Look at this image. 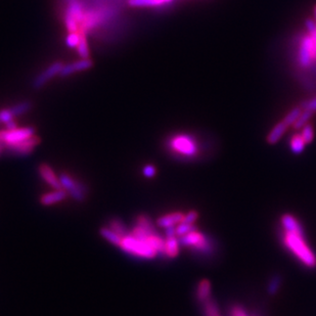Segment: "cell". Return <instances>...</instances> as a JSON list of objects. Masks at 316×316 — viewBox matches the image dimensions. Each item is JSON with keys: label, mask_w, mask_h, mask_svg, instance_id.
<instances>
[{"label": "cell", "mask_w": 316, "mask_h": 316, "mask_svg": "<svg viewBox=\"0 0 316 316\" xmlns=\"http://www.w3.org/2000/svg\"><path fill=\"white\" fill-rule=\"evenodd\" d=\"M68 192L63 189L54 190L50 192H46L40 198V203L43 206H51L54 204H58L63 200L66 199Z\"/></svg>", "instance_id": "7c38bea8"}, {"label": "cell", "mask_w": 316, "mask_h": 316, "mask_svg": "<svg viewBox=\"0 0 316 316\" xmlns=\"http://www.w3.org/2000/svg\"><path fill=\"white\" fill-rule=\"evenodd\" d=\"M80 40V32H73L69 33L66 38V44L70 48H77Z\"/></svg>", "instance_id": "f1b7e54d"}, {"label": "cell", "mask_w": 316, "mask_h": 316, "mask_svg": "<svg viewBox=\"0 0 316 316\" xmlns=\"http://www.w3.org/2000/svg\"><path fill=\"white\" fill-rule=\"evenodd\" d=\"M120 248L128 254L145 259H154L159 254L158 251L150 245L147 238L140 239L133 236L131 233H128L123 237Z\"/></svg>", "instance_id": "6da1fadb"}, {"label": "cell", "mask_w": 316, "mask_h": 316, "mask_svg": "<svg viewBox=\"0 0 316 316\" xmlns=\"http://www.w3.org/2000/svg\"><path fill=\"white\" fill-rule=\"evenodd\" d=\"M108 227H110L112 231H114L115 232H117L118 234L122 235V236H125V235L128 234L127 233V228L124 225V223L122 221L118 220V219L111 220L110 223H108Z\"/></svg>", "instance_id": "cb8c5ba5"}, {"label": "cell", "mask_w": 316, "mask_h": 316, "mask_svg": "<svg viewBox=\"0 0 316 316\" xmlns=\"http://www.w3.org/2000/svg\"><path fill=\"white\" fill-rule=\"evenodd\" d=\"M63 67V62L52 63L49 67H47L45 70H43L40 74H38L36 76L32 85H33L35 89L42 88V87L44 86L48 81H50L52 78L56 77V76L60 75Z\"/></svg>", "instance_id": "52a82bcc"}, {"label": "cell", "mask_w": 316, "mask_h": 316, "mask_svg": "<svg viewBox=\"0 0 316 316\" xmlns=\"http://www.w3.org/2000/svg\"><path fill=\"white\" fill-rule=\"evenodd\" d=\"M313 14H314V21H315V23H316V5H315V7H314Z\"/></svg>", "instance_id": "ab89813d"}, {"label": "cell", "mask_w": 316, "mask_h": 316, "mask_svg": "<svg viewBox=\"0 0 316 316\" xmlns=\"http://www.w3.org/2000/svg\"><path fill=\"white\" fill-rule=\"evenodd\" d=\"M15 118L12 110L9 108H3V110L0 111V123H3L6 124L7 122H9L10 120H13Z\"/></svg>", "instance_id": "1f68e13d"}, {"label": "cell", "mask_w": 316, "mask_h": 316, "mask_svg": "<svg viewBox=\"0 0 316 316\" xmlns=\"http://www.w3.org/2000/svg\"><path fill=\"white\" fill-rule=\"evenodd\" d=\"M301 134H302V137L305 140V143H306V145L310 144L311 141L313 140V137H314V130H313L312 125H310V124L305 125L302 128V133Z\"/></svg>", "instance_id": "f546056e"}, {"label": "cell", "mask_w": 316, "mask_h": 316, "mask_svg": "<svg viewBox=\"0 0 316 316\" xmlns=\"http://www.w3.org/2000/svg\"><path fill=\"white\" fill-rule=\"evenodd\" d=\"M313 116V112L309 111V110H303L302 114L300 115V117L298 118L297 121L294 124V129H302L305 125L307 124V122L311 119V117Z\"/></svg>", "instance_id": "603a6c76"}, {"label": "cell", "mask_w": 316, "mask_h": 316, "mask_svg": "<svg viewBox=\"0 0 316 316\" xmlns=\"http://www.w3.org/2000/svg\"><path fill=\"white\" fill-rule=\"evenodd\" d=\"M198 213L195 211H190L189 212L187 215L184 216L183 218V221L184 223H188V224H193L195 222V220L198 219Z\"/></svg>", "instance_id": "836d02e7"}, {"label": "cell", "mask_w": 316, "mask_h": 316, "mask_svg": "<svg viewBox=\"0 0 316 316\" xmlns=\"http://www.w3.org/2000/svg\"><path fill=\"white\" fill-rule=\"evenodd\" d=\"M302 107L297 106V107H294L293 110L290 111V113L285 117V119L282 120L283 122H285L288 126H292L295 124V122L298 120V118L300 117V115L302 114Z\"/></svg>", "instance_id": "7402d4cb"}, {"label": "cell", "mask_w": 316, "mask_h": 316, "mask_svg": "<svg viewBox=\"0 0 316 316\" xmlns=\"http://www.w3.org/2000/svg\"><path fill=\"white\" fill-rule=\"evenodd\" d=\"M92 66H93V62L90 59H81L80 61H77L75 63L63 64V67L59 76H61V77H69V76L75 73L89 70L90 68H92Z\"/></svg>", "instance_id": "30bf717a"}, {"label": "cell", "mask_w": 316, "mask_h": 316, "mask_svg": "<svg viewBox=\"0 0 316 316\" xmlns=\"http://www.w3.org/2000/svg\"><path fill=\"white\" fill-rule=\"evenodd\" d=\"M316 61V49L313 38L310 34L304 36L299 50V63L302 67L307 68Z\"/></svg>", "instance_id": "8992f818"}, {"label": "cell", "mask_w": 316, "mask_h": 316, "mask_svg": "<svg viewBox=\"0 0 316 316\" xmlns=\"http://www.w3.org/2000/svg\"><path fill=\"white\" fill-rule=\"evenodd\" d=\"M172 1L173 0H128V4L132 7H151L162 6Z\"/></svg>", "instance_id": "e0dca14e"}, {"label": "cell", "mask_w": 316, "mask_h": 316, "mask_svg": "<svg viewBox=\"0 0 316 316\" xmlns=\"http://www.w3.org/2000/svg\"><path fill=\"white\" fill-rule=\"evenodd\" d=\"M218 316H220V315H218Z\"/></svg>", "instance_id": "60d3db41"}, {"label": "cell", "mask_w": 316, "mask_h": 316, "mask_svg": "<svg viewBox=\"0 0 316 316\" xmlns=\"http://www.w3.org/2000/svg\"><path fill=\"white\" fill-rule=\"evenodd\" d=\"M280 283H281V280L278 275L274 276V278H271V280L269 281V286H268V293L270 294V295H275L280 287Z\"/></svg>", "instance_id": "4dcf8cb0"}, {"label": "cell", "mask_w": 316, "mask_h": 316, "mask_svg": "<svg viewBox=\"0 0 316 316\" xmlns=\"http://www.w3.org/2000/svg\"><path fill=\"white\" fill-rule=\"evenodd\" d=\"M100 232H101V235H102L104 238H105L107 242H110L111 244H113V245H115V246H119V247H120V245H121L122 239H123V237H124V236H122V235L118 234V233H117V232H115L114 231H112L111 228L108 227V226H107V227H103L102 230L100 231Z\"/></svg>", "instance_id": "d6986e66"}, {"label": "cell", "mask_w": 316, "mask_h": 316, "mask_svg": "<svg viewBox=\"0 0 316 316\" xmlns=\"http://www.w3.org/2000/svg\"><path fill=\"white\" fill-rule=\"evenodd\" d=\"M135 225L145 227V228H147V230H149V231H152V232H156L155 231V225H154V223H152V221L150 220V218L148 216L145 215V214H141L136 218V224Z\"/></svg>", "instance_id": "484cf974"}, {"label": "cell", "mask_w": 316, "mask_h": 316, "mask_svg": "<svg viewBox=\"0 0 316 316\" xmlns=\"http://www.w3.org/2000/svg\"><path fill=\"white\" fill-rule=\"evenodd\" d=\"M59 177L63 189L66 190L74 200L78 202H82L85 200L86 188L84 184H82L77 179L73 178L67 173H62Z\"/></svg>", "instance_id": "277c9868"}, {"label": "cell", "mask_w": 316, "mask_h": 316, "mask_svg": "<svg viewBox=\"0 0 316 316\" xmlns=\"http://www.w3.org/2000/svg\"><path fill=\"white\" fill-rule=\"evenodd\" d=\"M205 315L206 316H218L219 315V310H218V306L214 300L209 299L205 303Z\"/></svg>", "instance_id": "4316f807"}, {"label": "cell", "mask_w": 316, "mask_h": 316, "mask_svg": "<svg viewBox=\"0 0 316 316\" xmlns=\"http://www.w3.org/2000/svg\"><path fill=\"white\" fill-rule=\"evenodd\" d=\"M5 147H4V145L1 143V141H0V154H1V152H2V150H3V148H4Z\"/></svg>", "instance_id": "f35d334b"}, {"label": "cell", "mask_w": 316, "mask_h": 316, "mask_svg": "<svg viewBox=\"0 0 316 316\" xmlns=\"http://www.w3.org/2000/svg\"><path fill=\"white\" fill-rule=\"evenodd\" d=\"M291 149L294 152V154L299 155L304 150L305 146H306V143H305L304 138L302 137V134H295L292 139H291Z\"/></svg>", "instance_id": "44dd1931"}, {"label": "cell", "mask_w": 316, "mask_h": 316, "mask_svg": "<svg viewBox=\"0 0 316 316\" xmlns=\"http://www.w3.org/2000/svg\"><path fill=\"white\" fill-rule=\"evenodd\" d=\"M232 316H248L247 313L244 311V309L239 306H234L232 310Z\"/></svg>", "instance_id": "d590c367"}, {"label": "cell", "mask_w": 316, "mask_h": 316, "mask_svg": "<svg viewBox=\"0 0 316 316\" xmlns=\"http://www.w3.org/2000/svg\"><path fill=\"white\" fill-rule=\"evenodd\" d=\"M285 244L305 265L311 268L316 267V257L305 243L303 235L286 232Z\"/></svg>", "instance_id": "7a4b0ae2"}, {"label": "cell", "mask_w": 316, "mask_h": 316, "mask_svg": "<svg viewBox=\"0 0 316 316\" xmlns=\"http://www.w3.org/2000/svg\"><path fill=\"white\" fill-rule=\"evenodd\" d=\"M211 295V282L208 279H203L200 281L197 289V298L200 302L205 303L210 299Z\"/></svg>", "instance_id": "ac0fdd59"}, {"label": "cell", "mask_w": 316, "mask_h": 316, "mask_svg": "<svg viewBox=\"0 0 316 316\" xmlns=\"http://www.w3.org/2000/svg\"><path fill=\"white\" fill-rule=\"evenodd\" d=\"M32 105L30 102H21L17 104L16 105L10 107V110H12L13 114L15 117L20 116V115H23L25 113H27L28 111H30Z\"/></svg>", "instance_id": "d4e9b609"}, {"label": "cell", "mask_w": 316, "mask_h": 316, "mask_svg": "<svg viewBox=\"0 0 316 316\" xmlns=\"http://www.w3.org/2000/svg\"><path fill=\"white\" fill-rule=\"evenodd\" d=\"M40 141L41 140L38 136L33 135L32 137H30L24 141H21V143H19V144L8 146L5 147L8 150L14 152V154L21 155V156H26V155L31 154V152L34 150V148L40 144Z\"/></svg>", "instance_id": "9c48e42d"}, {"label": "cell", "mask_w": 316, "mask_h": 316, "mask_svg": "<svg viewBox=\"0 0 316 316\" xmlns=\"http://www.w3.org/2000/svg\"><path fill=\"white\" fill-rule=\"evenodd\" d=\"M38 172L42 179L44 180L47 184H49L51 188L54 190L63 189L62 183L60 181V177L57 176V174L54 173L53 169L47 164H41L38 168Z\"/></svg>", "instance_id": "8fae6325"}, {"label": "cell", "mask_w": 316, "mask_h": 316, "mask_svg": "<svg viewBox=\"0 0 316 316\" xmlns=\"http://www.w3.org/2000/svg\"><path fill=\"white\" fill-rule=\"evenodd\" d=\"M193 231H197L195 230V226L193 224H188V223H184L181 222L179 224H177V227H175V233L177 236H183L185 234H188Z\"/></svg>", "instance_id": "83f0119b"}, {"label": "cell", "mask_w": 316, "mask_h": 316, "mask_svg": "<svg viewBox=\"0 0 316 316\" xmlns=\"http://www.w3.org/2000/svg\"><path fill=\"white\" fill-rule=\"evenodd\" d=\"M170 147L176 154L183 157H192L198 152L195 141L188 135H177L170 141Z\"/></svg>", "instance_id": "5b68a950"}, {"label": "cell", "mask_w": 316, "mask_h": 316, "mask_svg": "<svg viewBox=\"0 0 316 316\" xmlns=\"http://www.w3.org/2000/svg\"><path fill=\"white\" fill-rule=\"evenodd\" d=\"M312 36L313 38V41H314V45H315V49H316V29L313 31V32H310V33H308Z\"/></svg>", "instance_id": "74e56055"}, {"label": "cell", "mask_w": 316, "mask_h": 316, "mask_svg": "<svg viewBox=\"0 0 316 316\" xmlns=\"http://www.w3.org/2000/svg\"><path fill=\"white\" fill-rule=\"evenodd\" d=\"M80 32V40L79 44L77 46V51L81 59H89V48H88V43H87V37L84 31Z\"/></svg>", "instance_id": "ffe728a7"}, {"label": "cell", "mask_w": 316, "mask_h": 316, "mask_svg": "<svg viewBox=\"0 0 316 316\" xmlns=\"http://www.w3.org/2000/svg\"><path fill=\"white\" fill-rule=\"evenodd\" d=\"M143 173L147 178H152L154 176H156L157 169L155 166H152V165H147L144 167Z\"/></svg>", "instance_id": "d6a6232c"}, {"label": "cell", "mask_w": 316, "mask_h": 316, "mask_svg": "<svg viewBox=\"0 0 316 316\" xmlns=\"http://www.w3.org/2000/svg\"><path fill=\"white\" fill-rule=\"evenodd\" d=\"M183 218H184V215L180 212L170 213V214L160 217L157 220V225L159 227L165 228L166 230V228L173 227L174 225H177V224L181 223L183 221Z\"/></svg>", "instance_id": "4fadbf2b"}, {"label": "cell", "mask_w": 316, "mask_h": 316, "mask_svg": "<svg viewBox=\"0 0 316 316\" xmlns=\"http://www.w3.org/2000/svg\"><path fill=\"white\" fill-rule=\"evenodd\" d=\"M35 135V129L33 127L16 128L14 130H0V141L8 147L24 141Z\"/></svg>", "instance_id": "3957f363"}, {"label": "cell", "mask_w": 316, "mask_h": 316, "mask_svg": "<svg viewBox=\"0 0 316 316\" xmlns=\"http://www.w3.org/2000/svg\"><path fill=\"white\" fill-rule=\"evenodd\" d=\"M183 246H188L199 251H206L209 248V243L204 234L193 231L183 236H180L179 241Z\"/></svg>", "instance_id": "ba28073f"}, {"label": "cell", "mask_w": 316, "mask_h": 316, "mask_svg": "<svg viewBox=\"0 0 316 316\" xmlns=\"http://www.w3.org/2000/svg\"><path fill=\"white\" fill-rule=\"evenodd\" d=\"M303 110H309L311 112H316V96L314 97V99L306 102V103H304L303 104Z\"/></svg>", "instance_id": "e575fe53"}, {"label": "cell", "mask_w": 316, "mask_h": 316, "mask_svg": "<svg viewBox=\"0 0 316 316\" xmlns=\"http://www.w3.org/2000/svg\"><path fill=\"white\" fill-rule=\"evenodd\" d=\"M288 127L289 126L283 121L277 123L274 128H272L270 133L267 135V138H266L267 143L270 145L276 144L277 141L281 138V136L286 133Z\"/></svg>", "instance_id": "2e32d148"}, {"label": "cell", "mask_w": 316, "mask_h": 316, "mask_svg": "<svg viewBox=\"0 0 316 316\" xmlns=\"http://www.w3.org/2000/svg\"><path fill=\"white\" fill-rule=\"evenodd\" d=\"M5 126H6V130H14V129L18 128L17 122L15 121L14 119H13V120H10L9 122H7V123L5 124Z\"/></svg>", "instance_id": "8d00e7d4"}, {"label": "cell", "mask_w": 316, "mask_h": 316, "mask_svg": "<svg viewBox=\"0 0 316 316\" xmlns=\"http://www.w3.org/2000/svg\"><path fill=\"white\" fill-rule=\"evenodd\" d=\"M281 224L285 228L286 232L297 233L300 235H303V230L298 220L295 217H293L290 214H285L281 217Z\"/></svg>", "instance_id": "5bb4252c"}, {"label": "cell", "mask_w": 316, "mask_h": 316, "mask_svg": "<svg viewBox=\"0 0 316 316\" xmlns=\"http://www.w3.org/2000/svg\"><path fill=\"white\" fill-rule=\"evenodd\" d=\"M176 234L167 235L165 239V250L164 254L170 258H175L179 253V243Z\"/></svg>", "instance_id": "9a60e30c"}]
</instances>
